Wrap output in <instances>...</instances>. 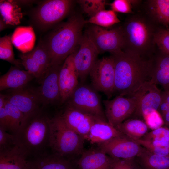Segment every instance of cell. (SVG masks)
I'll return each instance as SVG.
<instances>
[{
    "label": "cell",
    "instance_id": "obj_4",
    "mask_svg": "<svg viewBox=\"0 0 169 169\" xmlns=\"http://www.w3.org/2000/svg\"><path fill=\"white\" fill-rule=\"evenodd\" d=\"M49 118L39 113L28 119L16 135L17 144L26 153L36 158L47 154L49 147Z\"/></svg>",
    "mask_w": 169,
    "mask_h": 169
},
{
    "label": "cell",
    "instance_id": "obj_32",
    "mask_svg": "<svg viewBox=\"0 0 169 169\" xmlns=\"http://www.w3.org/2000/svg\"><path fill=\"white\" fill-rule=\"evenodd\" d=\"M11 36L6 35L0 38V59L21 69L20 60L15 58Z\"/></svg>",
    "mask_w": 169,
    "mask_h": 169
},
{
    "label": "cell",
    "instance_id": "obj_16",
    "mask_svg": "<svg viewBox=\"0 0 169 169\" xmlns=\"http://www.w3.org/2000/svg\"><path fill=\"white\" fill-rule=\"evenodd\" d=\"M62 65L50 66L36 91L41 103L48 105L60 101L59 73Z\"/></svg>",
    "mask_w": 169,
    "mask_h": 169
},
{
    "label": "cell",
    "instance_id": "obj_27",
    "mask_svg": "<svg viewBox=\"0 0 169 169\" xmlns=\"http://www.w3.org/2000/svg\"><path fill=\"white\" fill-rule=\"evenodd\" d=\"M115 127L134 140L142 138L148 133L149 128L145 121L136 118L128 119Z\"/></svg>",
    "mask_w": 169,
    "mask_h": 169
},
{
    "label": "cell",
    "instance_id": "obj_18",
    "mask_svg": "<svg viewBox=\"0 0 169 169\" xmlns=\"http://www.w3.org/2000/svg\"><path fill=\"white\" fill-rule=\"evenodd\" d=\"M73 53L64 60L59 73L60 101L62 103L66 102L79 84L78 74L73 62Z\"/></svg>",
    "mask_w": 169,
    "mask_h": 169
},
{
    "label": "cell",
    "instance_id": "obj_31",
    "mask_svg": "<svg viewBox=\"0 0 169 169\" xmlns=\"http://www.w3.org/2000/svg\"><path fill=\"white\" fill-rule=\"evenodd\" d=\"M121 22L116 13L112 10H102L85 21L86 24L109 28Z\"/></svg>",
    "mask_w": 169,
    "mask_h": 169
},
{
    "label": "cell",
    "instance_id": "obj_9",
    "mask_svg": "<svg viewBox=\"0 0 169 169\" xmlns=\"http://www.w3.org/2000/svg\"><path fill=\"white\" fill-rule=\"evenodd\" d=\"M92 87L103 92L108 99L114 93L115 69L113 56L98 59L89 74Z\"/></svg>",
    "mask_w": 169,
    "mask_h": 169
},
{
    "label": "cell",
    "instance_id": "obj_40",
    "mask_svg": "<svg viewBox=\"0 0 169 169\" xmlns=\"http://www.w3.org/2000/svg\"><path fill=\"white\" fill-rule=\"evenodd\" d=\"M133 160L112 158L111 169H137L135 166Z\"/></svg>",
    "mask_w": 169,
    "mask_h": 169
},
{
    "label": "cell",
    "instance_id": "obj_15",
    "mask_svg": "<svg viewBox=\"0 0 169 169\" xmlns=\"http://www.w3.org/2000/svg\"><path fill=\"white\" fill-rule=\"evenodd\" d=\"M8 102L18 108L28 120L38 114L40 102L36 91L23 88L12 90L7 95Z\"/></svg>",
    "mask_w": 169,
    "mask_h": 169
},
{
    "label": "cell",
    "instance_id": "obj_26",
    "mask_svg": "<svg viewBox=\"0 0 169 169\" xmlns=\"http://www.w3.org/2000/svg\"><path fill=\"white\" fill-rule=\"evenodd\" d=\"M11 36L13 45L21 53H28L34 48L36 36L32 26L18 27Z\"/></svg>",
    "mask_w": 169,
    "mask_h": 169
},
{
    "label": "cell",
    "instance_id": "obj_1",
    "mask_svg": "<svg viewBox=\"0 0 169 169\" xmlns=\"http://www.w3.org/2000/svg\"><path fill=\"white\" fill-rule=\"evenodd\" d=\"M122 51L151 58L157 48L155 36L160 28L143 10L128 14L120 25Z\"/></svg>",
    "mask_w": 169,
    "mask_h": 169
},
{
    "label": "cell",
    "instance_id": "obj_34",
    "mask_svg": "<svg viewBox=\"0 0 169 169\" xmlns=\"http://www.w3.org/2000/svg\"><path fill=\"white\" fill-rule=\"evenodd\" d=\"M76 1L80 6L83 13L90 18L105 10L107 4L106 1L104 0H79Z\"/></svg>",
    "mask_w": 169,
    "mask_h": 169
},
{
    "label": "cell",
    "instance_id": "obj_21",
    "mask_svg": "<svg viewBox=\"0 0 169 169\" xmlns=\"http://www.w3.org/2000/svg\"><path fill=\"white\" fill-rule=\"evenodd\" d=\"M122 135L107 121L98 119L93 123L84 138L91 144L97 146Z\"/></svg>",
    "mask_w": 169,
    "mask_h": 169
},
{
    "label": "cell",
    "instance_id": "obj_45",
    "mask_svg": "<svg viewBox=\"0 0 169 169\" xmlns=\"http://www.w3.org/2000/svg\"><path fill=\"white\" fill-rule=\"evenodd\" d=\"M168 91L169 93V90H168V91Z\"/></svg>",
    "mask_w": 169,
    "mask_h": 169
},
{
    "label": "cell",
    "instance_id": "obj_25",
    "mask_svg": "<svg viewBox=\"0 0 169 169\" xmlns=\"http://www.w3.org/2000/svg\"><path fill=\"white\" fill-rule=\"evenodd\" d=\"M143 10L158 26L169 27V0H149L143 4Z\"/></svg>",
    "mask_w": 169,
    "mask_h": 169
},
{
    "label": "cell",
    "instance_id": "obj_22",
    "mask_svg": "<svg viewBox=\"0 0 169 169\" xmlns=\"http://www.w3.org/2000/svg\"><path fill=\"white\" fill-rule=\"evenodd\" d=\"M151 81L161 85L164 91L169 90V55L158 49L153 56Z\"/></svg>",
    "mask_w": 169,
    "mask_h": 169
},
{
    "label": "cell",
    "instance_id": "obj_36",
    "mask_svg": "<svg viewBox=\"0 0 169 169\" xmlns=\"http://www.w3.org/2000/svg\"><path fill=\"white\" fill-rule=\"evenodd\" d=\"M155 42L159 50L169 55V29L160 28L156 35Z\"/></svg>",
    "mask_w": 169,
    "mask_h": 169
},
{
    "label": "cell",
    "instance_id": "obj_14",
    "mask_svg": "<svg viewBox=\"0 0 169 169\" xmlns=\"http://www.w3.org/2000/svg\"><path fill=\"white\" fill-rule=\"evenodd\" d=\"M79 49L73 53L74 64L82 83L85 82L99 54L86 33L83 34Z\"/></svg>",
    "mask_w": 169,
    "mask_h": 169
},
{
    "label": "cell",
    "instance_id": "obj_12",
    "mask_svg": "<svg viewBox=\"0 0 169 169\" xmlns=\"http://www.w3.org/2000/svg\"><path fill=\"white\" fill-rule=\"evenodd\" d=\"M105 113L107 122L116 126L131 116L136 108V102L133 96L117 95L112 100H103Z\"/></svg>",
    "mask_w": 169,
    "mask_h": 169
},
{
    "label": "cell",
    "instance_id": "obj_17",
    "mask_svg": "<svg viewBox=\"0 0 169 169\" xmlns=\"http://www.w3.org/2000/svg\"><path fill=\"white\" fill-rule=\"evenodd\" d=\"M60 115L69 128L84 138L94 122L100 119L67 105Z\"/></svg>",
    "mask_w": 169,
    "mask_h": 169
},
{
    "label": "cell",
    "instance_id": "obj_6",
    "mask_svg": "<svg viewBox=\"0 0 169 169\" xmlns=\"http://www.w3.org/2000/svg\"><path fill=\"white\" fill-rule=\"evenodd\" d=\"M74 2L72 0H46L40 2L29 11L32 23L41 31L52 29L70 13Z\"/></svg>",
    "mask_w": 169,
    "mask_h": 169
},
{
    "label": "cell",
    "instance_id": "obj_38",
    "mask_svg": "<svg viewBox=\"0 0 169 169\" xmlns=\"http://www.w3.org/2000/svg\"><path fill=\"white\" fill-rule=\"evenodd\" d=\"M17 144V137L0 128V151L7 149Z\"/></svg>",
    "mask_w": 169,
    "mask_h": 169
},
{
    "label": "cell",
    "instance_id": "obj_20",
    "mask_svg": "<svg viewBox=\"0 0 169 169\" xmlns=\"http://www.w3.org/2000/svg\"><path fill=\"white\" fill-rule=\"evenodd\" d=\"M78 160L47 154L28 161V169H78Z\"/></svg>",
    "mask_w": 169,
    "mask_h": 169
},
{
    "label": "cell",
    "instance_id": "obj_13",
    "mask_svg": "<svg viewBox=\"0 0 169 169\" xmlns=\"http://www.w3.org/2000/svg\"><path fill=\"white\" fill-rule=\"evenodd\" d=\"M97 146L112 158L128 160H133L144 149L136 141L124 135Z\"/></svg>",
    "mask_w": 169,
    "mask_h": 169
},
{
    "label": "cell",
    "instance_id": "obj_43",
    "mask_svg": "<svg viewBox=\"0 0 169 169\" xmlns=\"http://www.w3.org/2000/svg\"><path fill=\"white\" fill-rule=\"evenodd\" d=\"M164 123L166 125H169V110L162 116Z\"/></svg>",
    "mask_w": 169,
    "mask_h": 169
},
{
    "label": "cell",
    "instance_id": "obj_2",
    "mask_svg": "<svg viewBox=\"0 0 169 169\" xmlns=\"http://www.w3.org/2000/svg\"><path fill=\"white\" fill-rule=\"evenodd\" d=\"M111 55L115 63L114 93L130 97L151 81L153 57L145 58L123 51Z\"/></svg>",
    "mask_w": 169,
    "mask_h": 169
},
{
    "label": "cell",
    "instance_id": "obj_33",
    "mask_svg": "<svg viewBox=\"0 0 169 169\" xmlns=\"http://www.w3.org/2000/svg\"><path fill=\"white\" fill-rule=\"evenodd\" d=\"M134 141L153 154L169 157L168 142L160 141H149L142 139Z\"/></svg>",
    "mask_w": 169,
    "mask_h": 169
},
{
    "label": "cell",
    "instance_id": "obj_30",
    "mask_svg": "<svg viewBox=\"0 0 169 169\" xmlns=\"http://www.w3.org/2000/svg\"><path fill=\"white\" fill-rule=\"evenodd\" d=\"M4 108L6 111L8 121V131L16 135L21 127L27 120L23 114L15 106L8 102Z\"/></svg>",
    "mask_w": 169,
    "mask_h": 169
},
{
    "label": "cell",
    "instance_id": "obj_8",
    "mask_svg": "<svg viewBox=\"0 0 169 169\" xmlns=\"http://www.w3.org/2000/svg\"><path fill=\"white\" fill-rule=\"evenodd\" d=\"M67 101L68 105L107 121L100 97L92 87L79 84Z\"/></svg>",
    "mask_w": 169,
    "mask_h": 169
},
{
    "label": "cell",
    "instance_id": "obj_42",
    "mask_svg": "<svg viewBox=\"0 0 169 169\" xmlns=\"http://www.w3.org/2000/svg\"><path fill=\"white\" fill-rule=\"evenodd\" d=\"M8 102L7 95L0 94V108L4 107Z\"/></svg>",
    "mask_w": 169,
    "mask_h": 169
},
{
    "label": "cell",
    "instance_id": "obj_10",
    "mask_svg": "<svg viewBox=\"0 0 169 169\" xmlns=\"http://www.w3.org/2000/svg\"><path fill=\"white\" fill-rule=\"evenodd\" d=\"M162 92L151 81L144 84L131 96L136 102V109L131 116L143 118L153 111H157L161 101Z\"/></svg>",
    "mask_w": 169,
    "mask_h": 169
},
{
    "label": "cell",
    "instance_id": "obj_24",
    "mask_svg": "<svg viewBox=\"0 0 169 169\" xmlns=\"http://www.w3.org/2000/svg\"><path fill=\"white\" fill-rule=\"evenodd\" d=\"M27 156L17 144L0 151V169H28Z\"/></svg>",
    "mask_w": 169,
    "mask_h": 169
},
{
    "label": "cell",
    "instance_id": "obj_11",
    "mask_svg": "<svg viewBox=\"0 0 169 169\" xmlns=\"http://www.w3.org/2000/svg\"><path fill=\"white\" fill-rule=\"evenodd\" d=\"M19 57L25 70L39 79H43L50 66L49 54L42 38L31 51Z\"/></svg>",
    "mask_w": 169,
    "mask_h": 169
},
{
    "label": "cell",
    "instance_id": "obj_7",
    "mask_svg": "<svg viewBox=\"0 0 169 169\" xmlns=\"http://www.w3.org/2000/svg\"><path fill=\"white\" fill-rule=\"evenodd\" d=\"M85 33L98 53L114 55L122 51L123 40L120 25L105 28L90 24Z\"/></svg>",
    "mask_w": 169,
    "mask_h": 169
},
{
    "label": "cell",
    "instance_id": "obj_5",
    "mask_svg": "<svg viewBox=\"0 0 169 169\" xmlns=\"http://www.w3.org/2000/svg\"><path fill=\"white\" fill-rule=\"evenodd\" d=\"M49 146L53 153L78 159L84 151V138L69 128L60 115L49 119Z\"/></svg>",
    "mask_w": 169,
    "mask_h": 169
},
{
    "label": "cell",
    "instance_id": "obj_39",
    "mask_svg": "<svg viewBox=\"0 0 169 169\" xmlns=\"http://www.w3.org/2000/svg\"><path fill=\"white\" fill-rule=\"evenodd\" d=\"M149 128L153 130L162 126L164 123L161 115L157 111H154L143 118Z\"/></svg>",
    "mask_w": 169,
    "mask_h": 169
},
{
    "label": "cell",
    "instance_id": "obj_19",
    "mask_svg": "<svg viewBox=\"0 0 169 169\" xmlns=\"http://www.w3.org/2000/svg\"><path fill=\"white\" fill-rule=\"evenodd\" d=\"M112 158L98 147L84 150L77 161L78 169H111Z\"/></svg>",
    "mask_w": 169,
    "mask_h": 169
},
{
    "label": "cell",
    "instance_id": "obj_37",
    "mask_svg": "<svg viewBox=\"0 0 169 169\" xmlns=\"http://www.w3.org/2000/svg\"><path fill=\"white\" fill-rule=\"evenodd\" d=\"M141 139L149 141H160L169 142V129L161 126L148 132Z\"/></svg>",
    "mask_w": 169,
    "mask_h": 169
},
{
    "label": "cell",
    "instance_id": "obj_23",
    "mask_svg": "<svg viewBox=\"0 0 169 169\" xmlns=\"http://www.w3.org/2000/svg\"><path fill=\"white\" fill-rule=\"evenodd\" d=\"M34 78L28 71L15 66H12L6 73L0 77V90L23 88Z\"/></svg>",
    "mask_w": 169,
    "mask_h": 169
},
{
    "label": "cell",
    "instance_id": "obj_44",
    "mask_svg": "<svg viewBox=\"0 0 169 169\" xmlns=\"http://www.w3.org/2000/svg\"><path fill=\"white\" fill-rule=\"evenodd\" d=\"M7 25L5 23L3 20L0 18V30L1 31L6 28Z\"/></svg>",
    "mask_w": 169,
    "mask_h": 169
},
{
    "label": "cell",
    "instance_id": "obj_28",
    "mask_svg": "<svg viewBox=\"0 0 169 169\" xmlns=\"http://www.w3.org/2000/svg\"><path fill=\"white\" fill-rule=\"evenodd\" d=\"M1 18L7 25L16 26L20 23L23 17L21 9L15 0H0Z\"/></svg>",
    "mask_w": 169,
    "mask_h": 169
},
{
    "label": "cell",
    "instance_id": "obj_29",
    "mask_svg": "<svg viewBox=\"0 0 169 169\" xmlns=\"http://www.w3.org/2000/svg\"><path fill=\"white\" fill-rule=\"evenodd\" d=\"M136 158L142 169H169V157L153 154L144 147Z\"/></svg>",
    "mask_w": 169,
    "mask_h": 169
},
{
    "label": "cell",
    "instance_id": "obj_35",
    "mask_svg": "<svg viewBox=\"0 0 169 169\" xmlns=\"http://www.w3.org/2000/svg\"><path fill=\"white\" fill-rule=\"evenodd\" d=\"M141 1L131 0H115L110 5L111 10L115 12H119L128 14L134 13L133 7L140 4Z\"/></svg>",
    "mask_w": 169,
    "mask_h": 169
},
{
    "label": "cell",
    "instance_id": "obj_41",
    "mask_svg": "<svg viewBox=\"0 0 169 169\" xmlns=\"http://www.w3.org/2000/svg\"><path fill=\"white\" fill-rule=\"evenodd\" d=\"M8 121L7 113L4 107L0 108V128L8 132Z\"/></svg>",
    "mask_w": 169,
    "mask_h": 169
},
{
    "label": "cell",
    "instance_id": "obj_3",
    "mask_svg": "<svg viewBox=\"0 0 169 169\" xmlns=\"http://www.w3.org/2000/svg\"><path fill=\"white\" fill-rule=\"evenodd\" d=\"M85 21L81 14L74 13L42 38L49 54L50 66L62 64L69 56L77 50Z\"/></svg>",
    "mask_w": 169,
    "mask_h": 169
}]
</instances>
